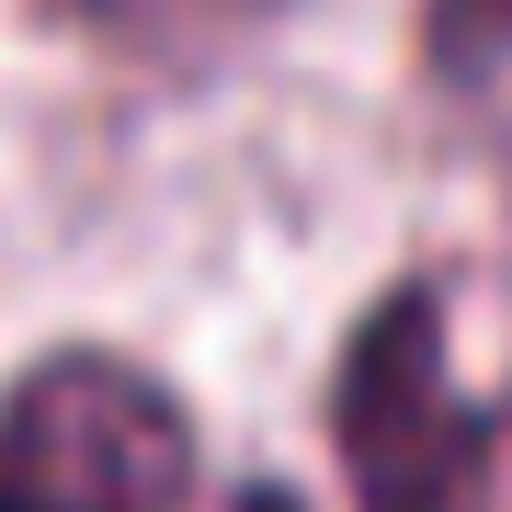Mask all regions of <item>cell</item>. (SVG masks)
<instances>
[{"label":"cell","mask_w":512,"mask_h":512,"mask_svg":"<svg viewBox=\"0 0 512 512\" xmlns=\"http://www.w3.org/2000/svg\"><path fill=\"white\" fill-rule=\"evenodd\" d=\"M194 421L126 353H46L0 387V512H183Z\"/></svg>","instance_id":"6da1fadb"},{"label":"cell","mask_w":512,"mask_h":512,"mask_svg":"<svg viewBox=\"0 0 512 512\" xmlns=\"http://www.w3.org/2000/svg\"><path fill=\"white\" fill-rule=\"evenodd\" d=\"M330 456L353 512H490V421L444 365V296L387 285L330 376Z\"/></svg>","instance_id":"7a4b0ae2"},{"label":"cell","mask_w":512,"mask_h":512,"mask_svg":"<svg viewBox=\"0 0 512 512\" xmlns=\"http://www.w3.org/2000/svg\"><path fill=\"white\" fill-rule=\"evenodd\" d=\"M69 12L114 46H137V57H194V46L239 35V23H262L274 0H69Z\"/></svg>","instance_id":"3957f363"},{"label":"cell","mask_w":512,"mask_h":512,"mask_svg":"<svg viewBox=\"0 0 512 512\" xmlns=\"http://www.w3.org/2000/svg\"><path fill=\"white\" fill-rule=\"evenodd\" d=\"M421 69L444 92H478V80L512 69V0H421Z\"/></svg>","instance_id":"277c9868"},{"label":"cell","mask_w":512,"mask_h":512,"mask_svg":"<svg viewBox=\"0 0 512 512\" xmlns=\"http://www.w3.org/2000/svg\"><path fill=\"white\" fill-rule=\"evenodd\" d=\"M228 512H308V501H296V490H239Z\"/></svg>","instance_id":"5b68a950"}]
</instances>
